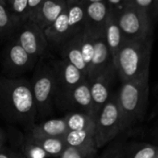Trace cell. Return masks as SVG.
I'll return each instance as SVG.
<instances>
[{
  "instance_id": "cell-1",
  "label": "cell",
  "mask_w": 158,
  "mask_h": 158,
  "mask_svg": "<svg viewBox=\"0 0 158 158\" xmlns=\"http://www.w3.org/2000/svg\"><path fill=\"white\" fill-rule=\"evenodd\" d=\"M0 114L27 131L36 124L37 108L30 81L0 77Z\"/></svg>"
},
{
  "instance_id": "cell-2",
  "label": "cell",
  "mask_w": 158,
  "mask_h": 158,
  "mask_svg": "<svg viewBox=\"0 0 158 158\" xmlns=\"http://www.w3.org/2000/svg\"><path fill=\"white\" fill-rule=\"evenodd\" d=\"M153 39L124 40L115 62L117 74L122 81H148Z\"/></svg>"
},
{
  "instance_id": "cell-3",
  "label": "cell",
  "mask_w": 158,
  "mask_h": 158,
  "mask_svg": "<svg viewBox=\"0 0 158 158\" xmlns=\"http://www.w3.org/2000/svg\"><path fill=\"white\" fill-rule=\"evenodd\" d=\"M149 98V80L122 81L117 93L121 112L123 133L135 127L144 118Z\"/></svg>"
},
{
  "instance_id": "cell-4",
  "label": "cell",
  "mask_w": 158,
  "mask_h": 158,
  "mask_svg": "<svg viewBox=\"0 0 158 158\" xmlns=\"http://www.w3.org/2000/svg\"><path fill=\"white\" fill-rule=\"evenodd\" d=\"M31 90L37 108V118H44L54 112L55 106V75L51 63L41 58L32 73Z\"/></svg>"
},
{
  "instance_id": "cell-5",
  "label": "cell",
  "mask_w": 158,
  "mask_h": 158,
  "mask_svg": "<svg viewBox=\"0 0 158 158\" xmlns=\"http://www.w3.org/2000/svg\"><path fill=\"white\" fill-rule=\"evenodd\" d=\"M123 133L121 112L117 94L111 95L95 118V142L97 148L109 144Z\"/></svg>"
},
{
  "instance_id": "cell-6",
  "label": "cell",
  "mask_w": 158,
  "mask_h": 158,
  "mask_svg": "<svg viewBox=\"0 0 158 158\" xmlns=\"http://www.w3.org/2000/svg\"><path fill=\"white\" fill-rule=\"evenodd\" d=\"M125 40L145 41L153 39L154 30L144 12L133 5L131 0L130 6L117 19Z\"/></svg>"
},
{
  "instance_id": "cell-7",
  "label": "cell",
  "mask_w": 158,
  "mask_h": 158,
  "mask_svg": "<svg viewBox=\"0 0 158 158\" xmlns=\"http://www.w3.org/2000/svg\"><path fill=\"white\" fill-rule=\"evenodd\" d=\"M37 62L23 49L16 38L7 41L2 53L3 69L6 78H19V75L34 69Z\"/></svg>"
},
{
  "instance_id": "cell-8",
  "label": "cell",
  "mask_w": 158,
  "mask_h": 158,
  "mask_svg": "<svg viewBox=\"0 0 158 158\" xmlns=\"http://www.w3.org/2000/svg\"><path fill=\"white\" fill-rule=\"evenodd\" d=\"M50 63L55 75V106H56L75 87L88 79L80 69L62 58L53 60Z\"/></svg>"
},
{
  "instance_id": "cell-9",
  "label": "cell",
  "mask_w": 158,
  "mask_h": 158,
  "mask_svg": "<svg viewBox=\"0 0 158 158\" xmlns=\"http://www.w3.org/2000/svg\"><path fill=\"white\" fill-rule=\"evenodd\" d=\"M14 38H16L23 49L37 61L44 58L50 47L44 31L32 21H27L22 24Z\"/></svg>"
},
{
  "instance_id": "cell-10",
  "label": "cell",
  "mask_w": 158,
  "mask_h": 158,
  "mask_svg": "<svg viewBox=\"0 0 158 158\" xmlns=\"http://www.w3.org/2000/svg\"><path fill=\"white\" fill-rule=\"evenodd\" d=\"M86 31L94 38L104 37L109 8L106 0H84Z\"/></svg>"
},
{
  "instance_id": "cell-11",
  "label": "cell",
  "mask_w": 158,
  "mask_h": 158,
  "mask_svg": "<svg viewBox=\"0 0 158 158\" xmlns=\"http://www.w3.org/2000/svg\"><path fill=\"white\" fill-rule=\"evenodd\" d=\"M56 106L60 110L80 112L93 118V99L89 81L86 80L75 87Z\"/></svg>"
},
{
  "instance_id": "cell-12",
  "label": "cell",
  "mask_w": 158,
  "mask_h": 158,
  "mask_svg": "<svg viewBox=\"0 0 158 158\" xmlns=\"http://www.w3.org/2000/svg\"><path fill=\"white\" fill-rule=\"evenodd\" d=\"M116 74V70H109L103 72L89 81L93 99V118L94 121L112 95L110 94L111 85Z\"/></svg>"
},
{
  "instance_id": "cell-13",
  "label": "cell",
  "mask_w": 158,
  "mask_h": 158,
  "mask_svg": "<svg viewBox=\"0 0 158 158\" xmlns=\"http://www.w3.org/2000/svg\"><path fill=\"white\" fill-rule=\"evenodd\" d=\"M109 70H116V68L106 40L104 37L94 39V54L92 66L88 71V81Z\"/></svg>"
},
{
  "instance_id": "cell-14",
  "label": "cell",
  "mask_w": 158,
  "mask_h": 158,
  "mask_svg": "<svg viewBox=\"0 0 158 158\" xmlns=\"http://www.w3.org/2000/svg\"><path fill=\"white\" fill-rule=\"evenodd\" d=\"M67 8V0H43L34 23L43 31L50 27Z\"/></svg>"
},
{
  "instance_id": "cell-15",
  "label": "cell",
  "mask_w": 158,
  "mask_h": 158,
  "mask_svg": "<svg viewBox=\"0 0 158 158\" xmlns=\"http://www.w3.org/2000/svg\"><path fill=\"white\" fill-rule=\"evenodd\" d=\"M82 32V31H81ZM73 36L58 49L61 58L69 62L78 69H80L88 79V69L84 62L81 50V33Z\"/></svg>"
},
{
  "instance_id": "cell-16",
  "label": "cell",
  "mask_w": 158,
  "mask_h": 158,
  "mask_svg": "<svg viewBox=\"0 0 158 158\" xmlns=\"http://www.w3.org/2000/svg\"><path fill=\"white\" fill-rule=\"evenodd\" d=\"M69 132L68 126L64 118H52L43 121L39 124H35L27 134L32 136L40 137H55V138H64Z\"/></svg>"
},
{
  "instance_id": "cell-17",
  "label": "cell",
  "mask_w": 158,
  "mask_h": 158,
  "mask_svg": "<svg viewBox=\"0 0 158 158\" xmlns=\"http://www.w3.org/2000/svg\"><path fill=\"white\" fill-rule=\"evenodd\" d=\"M104 38L106 40V43L107 44V47L111 53V56L114 60V64L117 60V57L118 56L119 50L123 44L124 37L122 34V31L118 26V23L116 19H114L110 14L108 17V19L106 21Z\"/></svg>"
},
{
  "instance_id": "cell-18",
  "label": "cell",
  "mask_w": 158,
  "mask_h": 158,
  "mask_svg": "<svg viewBox=\"0 0 158 158\" xmlns=\"http://www.w3.org/2000/svg\"><path fill=\"white\" fill-rule=\"evenodd\" d=\"M21 24L8 11L5 0H0V40L13 39Z\"/></svg>"
},
{
  "instance_id": "cell-19",
  "label": "cell",
  "mask_w": 158,
  "mask_h": 158,
  "mask_svg": "<svg viewBox=\"0 0 158 158\" xmlns=\"http://www.w3.org/2000/svg\"><path fill=\"white\" fill-rule=\"evenodd\" d=\"M25 139L40 146L49 156L59 157L67 148V144L64 138L40 137V136H32V135L26 134Z\"/></svg>"
},
{
  "instance_id": "cell-20",
  "label": "cell",
  "mask_w": 158,
  "mask_h": 158,
  "mask_svg": "<svg viewBox=\"0 0 158 158\" xmlns=\"http://www.w3.org/2000/svg\"><path fill=\"white\" fill-rule=\"evenodd\" d=\"M64 140L67 146L74 148L97 147L95 142V131H69Z\"/></svg>"
},
{
  "instance_id": "cell-21",
  "label": "cell",
  "mask_w": 158,
  "mask_h": 158,
  "mask_svg": "<svg viewBox=\"0 0 158 158\" xmlns=\"http://www.w3.org/2000/svg\"><path fill=\"white\" fill-rule=\"evenodd\" d=\"M64 119L69 131H95V121L86 114L80 112H69Z\"/></svg>"
},
{
  "instance_id": "cell-22",
  "label": "cell",
  "mask_w": 158,
  "mask_h": 158,
  "mask_svg": "<svg viewBox=\"0 0 158 158\" xmlns=\"http://www.w3.org/2000/svg\"><path fill=\"white\" fill-rule=\"evenodd\" d=\"M125 158H158V146L143 143H128Z\"/></svg>"
},
{
  "instance_id": "cell-23",
  "label": "cell",
  "mask_w": 158,
  "mask_h": 158,
  "mask_svg": "<svg viewBox=\"0 0 158 158\" xmlns=\"http://www.w3.org/2000/svg\"><path fill=\"white\" fill-rule=\"evenodd\" d=\"M8 11L22 25L30 21L29 0H5Z\"/></svg>"
},
{
  "instance_id": "cell-24",
  "label": "cell",
  "mask_w": 158,
  "mask_h": 158,
  "mask_svg": "<svg viewBox=\"0 0 158 158\" xmlns=\"http://www.w3.org/2000/svg\"><path fill=\"white\" fill-rule=\"evenodd\" d=\"M131 2L144 12L152 29L155 30L158 21V0H131Z\"/></svg>"
},
{
  "instance_id": "cell-25",
  "label": "cell",
  "mask_w": 158,
  "mask_h": 158,
  "mask_svg": "<svg viewBox=\"0 0 158 158\" xmlns=\"http://www.w3.org/2000/svg\"><path fill=\"white\" fill-rule=\"evenodd\" d=\"M81 50L89 71L94 54V39L86 31V30L81 33Z\"/></svg>"
},
{
  "instance_id": "cell-26",
  "label": "cell",
  "mask_w": 158,
  "mask_h": 158,
  "mask_svg": "<svg viewBox=\"0 0 158 158\" xmlns=\"http://www.w3.org/2000/svg\"><path fill=\"white\" fill-rule=\"evenodd\" d=\"M127 144L128 143L126 142L125 138L118 137L116 140L110 143L105 152L97 158H125Z\"/></svg>"
},
{
  "instance_id": "cell-27",
  "label": "cell",
  "mask_w": 158,
  "mask_h": 158,
  "mask_svg": "<svg viewBox=\"0 0 158 158\" xmlns=\"http://www.w3.org/2000/svg\"><path fill=\"white\" fill-rule=\"evenodd\" d=\"M97 147L74 148L67 146L59 158H97Z\"/></svg>"
},
{
  "instance_id": "cell-28",
  "label": "cell",
  "mask_w": 158,
  "mask_h": 158,
  "mask_svg": "<svg viewBox=\"0 0 158 158\" xmlns=\"http://www.w3.org/2000/svg\"><path fill=\"white\" fill-rule=\"evenodd\" d=\"M23 156L26 158H46L49 156L37 144L24 139L22 143Z\"/></svg>"
},
{
  "instance_id": "cell-29",
  "label": "cell",
  "mask_w": 158,
  "mask_h": 158,
  "mask_svg": "<svg viewBox=\"0 0 158 158\" xmlns=\"http://www.w3.org/2000/svg\"><path fill=\"white\" fill-rule=\"evenodd\" d=\"M106 2L109 14L116 19H118L131 5V0H106Z\"/></svg>"
},
{
  "instance_id": "cell-30",
  "label": "cell",
  "mask_w": 158,
  "mask_h": 158,
  "mask_svg": "<svg viewBox=\"0 0 158 158\" xmlns=\"http://www.w3.org/2000/svg\"><path fill=\"white\" fill-rule=\"evenodd\" d=\"M18 154L19 153H16V152L12 151L11 149L4 146L0 150V158H17Z\"/></svg>"
},
{
  "instance_id": "cell-31",
  "label": "cell",
  "mask_w": 158,
  "mask_h": 158,
  "mask_svg": "<svg viewBox=\"0 0 158 158\" xmlns=\"http://www.w3.org/2000/svg\"><path fill=\"white\" fill-rule=\"evenodd\" d=\"M5 142H6V136L5 133L3 132V131L0 129V150L4 147L5 145Z\"/></svg>"
},
{
  "instance_id": "cell-32",
  "label": "cell",
  "mask_w": 158,
  "mask_h": 158,
  "mask_svg": "<svg viewBox=\"0 0 158 158\" xmlns=\"http://www.w3.org/2000/svg\"><path fill=\"white\" fill-rule=\"evenodd\" d=\"M17 158H26L23 155H21V154H18V156H17Z\"/></svg>"
},
{
  "instance_id": "cell-33",
  "label": "cell",
  "mask_w": 158,
  "mask_h": 158,
  "mask_svg": "<svg viewBox=\"0 0 158 158\" xmlns=\"http://www.w3.org/2000/svg\"><path fill=\"white\" fill-rule=\"evenodd\" d=\"M156 92H158V84L156 85Z\"/></svg>"
}]
</instances>
